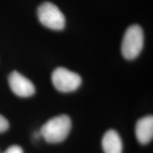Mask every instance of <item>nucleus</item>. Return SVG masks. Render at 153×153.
I'll list each match as a JSON object with an SVG mask.
<instances>
[{
	"label": "nucleus",
	"instance_id": "obj_1",
	"mask_svg": "<svg viewBox=\"0 0 153 153\" xmlns=\"http://www.w3.org/2000/svg\"><path fill=\"white\" fill-rule=\"evenodd\" d=\"M71 129V120L67 115L56 116L42 126L40 133L50 143L62 142L68 137Z\"/></svg>",
	"mask_w": 153,
	"mask_h": 153
},
{
	"label": "nucleus",
	"instance_id": "obj_2",
	"mask_svg": "<svg viewBox=\"0 0 153 153\" xmlns=\"http://www.w3.org/2000/svg\"><path fill=\"white\" fill-rule=\"evenodd\" d=\"M144 45L143 30L139 25H132L127 28L121 43V53L126 60L136 58Z\"/></svg>",
	"mask_w": 153,
	"mask_h": 153
},
{
	"label": "nucleus",
	"instance_id": "obj_3",
	"mask_svg": "<svg viewBox=\"0 0 153 153\" xmlns=\"http://www.w3.org/2000/svg\"><path fill=\"white\" fill-rule=\"evenodd\" d=\"M38 18L42 25L55 30H62L65 26V18L60 9L54 4L45 1L38 7Z\"/></svg>",
	"mask_w": 153,
	"mask_h": 153
},
{
	"label": "nucleus",
	"instance_id": "obj_4",
	"mask_svg": "<svg viewBox=\"0 0 153 153\" xmlns=\"http://www.w3.org/2000/svg\"><path fill=\"white\" fill-rule=\"evenodd\" d=\"M54 87L62 92H71L77 89L82 83L79 74L64 68H57L52 74Z\"/></svg>",
	"mask_w": 153,
	"mask_h": 153
},
{
	"label": "nucleus",
	"instance_id": "obj_5",
	"mask_svg": "<svg viewBox=\"0 0 153 153\" xmlns=\"http://www.w3.org/2000/svg\"><path fill=\"white\" fill-rule=\"evenodd\" d=\"M8 81L11 91L19 97H28L35 93L33 84L17 71L12 72L9 74Z\"/></svg>",
	"mask_w": 153,
	"mask_h": 153
},
{
	"label": "nucleus",
	"instance_id": "obj_6",
	"mask_svg": "<svg viewBox=\"0 0 153 153\" xmlns=\"http://www.w3.org/2000/svg\"><path fill=\"white\" fill-rule=\"evenodd\" d=\"M137 140L142 144L150 142L153 137V117L148 116L138 120L135 126Z\"/></svg>",
	"mask_w": 153,
	"mask_h": 153
},
{
	"label": "nucleus",
	"instance_id": "obj_7",
	"mask_svg": "<svg viewBox=\"0 0 153 153\" xmlns=\"http://www.w3.org/2000/svg\"><path fill=\"white\" fill-rule=\"evenodd\" d=\"M102 147L105 153H121L123 145L117 132L114 130L107 131L103 137Z\"/></svg>",
	"mask_w": 153,
	"mask_h": 153
},
{
	"label": "nucleus",
	"instance_id": "obj_8",
	"mask_svg": "<svg viewBox=\"0 0 153 153\" xmlns=\"http://www.w3.org/2000/svg\"><path fill=\"white\" fill-rule=\"evenodd\" d=\"M9 122L7 118L0 115V133L7 131L9 128Z\"/></svg>",
	"mask_w": 153,
	"mask_h": 153
},
{
	"label": "nucleus",
	"instance_id": "obj_9",
	"mask_svg": "<svg viewBox=\"0 0 153 153\" xmlns=\"http://www.w3.org/2000/svg\"><path fill=\"white\" fill-rule=\"evenodd\" d=\"M3 153H24L21 147L18 145H12L6 150Z\"/></svg>",
	"mask_w": 153,
	"mask_h": 153
}]
</instances>
